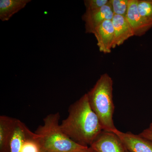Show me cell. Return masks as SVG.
Returning a JSON list of instances; mask_svg holds the SVG:
<instances>
[{
	"label": "cell",
	"instance_id": "cell-9",
	"mask_svg": "<svg viewBox=\"0 0 152 152\" xmlns=\"http://www.w3.org/2000/svg\"><path fill=\"white\" fill-rule=\"evenodd\" d=\"M115 32V39L113 48L119 46L131 37L134 32L126 17L114 15L112 20Z\"/></svg>",
	"mask_w": 152,
	"mask_h": 152
},
{
	"label": "cell",
	"instance_id": "cell-6",
	"mask_svg": "<svg viewBox=\"0 0 152 152\" xmlns=\"http://www.w3.org/2000/svg\"><path fill=\"white\" fill-rule=\"evenodd\" d=\"M118 136L126 149L129 152H152V141L130 132H123L117 130Z\"/></svg>",
	"mask_w": 152,
	"mask_h": 152
},
{
	"label": "cell",
	"instance_id": "cell-18",
	"mask_svg": "<svg viewBox=\"0 0 152 152\" xmlns=\"http://www.w3.org/2000/svg\"><path fill=\"white\" fill-rule=\"evenodd\" d=\"M126 152H129V151H127V150H126Z\"/></svg>",
	"mask_w": 152,
	"mask_h": 152
},
{
	"label": "cell",
	"instance_id": "cell-17",
	"mask_svg": "<svg viewBox=\"0 0 152 152\" xmlns=\"http://www.w3.org/2000/svg\"><path fill=\"white\" fill-rule=\"evenodd\" d=\"M149 129L151 130H152V123H151L149 125V128H148Z\"/></svg>",
	"mask_w": 152,
	"mask_h": 152
},
{
	"label": "cell",
	"instance_id": "cell-1",
	"mask_svg": "<svg viewBox=\"0 0 152 152\" xmlns=\"http://www.w3.org/2000/svg\"><path fill=\"white\" fill-rule=\"evenodd\" d=\"M60 127L71 140L84 146H91L103 131L99 120L92 110L86 94L69 109L67 118Z\"/></svg>",
	"mask_w": 152,
	"mask_h": 152
},
{
	"label": "cell",
	"instance_id": "cell-5",
	"mask_svg": "<svg viewBox=\"0 0 152 152\" xmlns=\"http://www.w3.org/2000/svg\"><path fill=\"white\" fill-rule=\"evenodd\" d=\"M114 14L110 3L96 10L86 11L82 16L85 22L86 32L94 34L95 29L106 20H112Z\"/></svg>",
	"mask_w": 152,
	"mask_h": 152
},
{
	"label": "cell",
	"instance_id": "cell-4",
	"mask_svg": "<svg viewBox=\"0 0 152 152\" xmlns=\"http://www.w3.org/2000/svg\"><path fill=\"white\" fill-rule=\"evenodd\" d=\"M90 147L96 152H126L118 136L104 131L101 132Z\"/></svg>",
	"mask_w": 152,
	"mask_h": 152
},
{
	"label": "cell",
	"instance_id": "cell-10",
	"mask_svg": "<svg viewBox=\"0 0 152 152\" xmlns=\"http://www.w3.org/2000/svg\"><path fill=\"white\" fill-rule=\"evenodd\" d=\"M30 0H1L0 19L2 21H8L15 14L27 5Z\"/></svg>",
	"mask_w": 152,
	"mask_h": 152
},
{
	"label": "cell",
	"instance_id": "cell-14",
	"mask_svg": "<svg viewBox=\"0 0 152 152\" xmlns=\"http://www.w3.org/2000/svg\"><path fill=\"white\" fill-rule=\"evenodd\" d=\"M110 2V0H85L84 3L86 11L91 12L97 10Z\"/></svg>",
	"mask_w": 152,
	"mask_h": 152
},
{
	"label": "cell",
	"instance_id": "cell-15",
	"mask_svg": "<svg viewBox=\"0 0 152 152\" xmlns=\"http://www.w3.org/2000/svg\"><path fill=\"white\" fill-rule=\"evenodd\" d=\"M139 134L143 137L145 138L152 141V130L149 129L148 128L144 130Z\"/></svg>",
	"mask_w": 152,
	"mask_h": 152
},
{
	"label": "cell",
	"instance_id": "cell-13",
	"mask_svg": "<svg viewBox=\"0 0 152 152\" xmlns=\"http://www.w3.org/2000/svg\"><path fill=\"white\" fill-rule=\"evenodd\" d=\"M129 0H110L114 15L126 17Z\"/></svg>",
	"mask_w": 152,
	"mask_h": 152
},
{
	"label": "cell",
	"instance_id": "cell-16",
	"mask_svg": "<svg viewBox=\"0 0 152 152\" xmlns=\"http://www.w3.org/2000/svg\"><path fill=\"white\" fill-rule=\"evenodd\" d=\"M74 152H96L91 147H88L85 149L81 150V151H77Z\"/></svg>",
	"mask_w": 152,
	"mask_h": 152
},
{
	"label": "cell",
	"instance_id": "cell-8",
	"mask_svg": "<svg viewBox=\"0 0 152 152\" xmlns=\"http://www.w3.org/2000/svg\"><path fill=\"white\" fill-rule=\"evenodd\" d=\"M138 0H129L126 18L130 25L134 35L141 37L145 34L152 27L140 15L138 9Z\"/></svg>",
	"mask_w": 152,
	"mask_h": 152
},
{
	"label": "cell",
	"instance_id": "cell-19",
	"mask_svg": "<svg viewBox=\"0 0 152 152\" xmlns=\"http://www.w3.org/2000/svg\"></svg>",
	"mask_w": 152,
	"mask_h": 152
},
{
	"label": "cell",
	"instance_id": "cell-11",
	"mask_svg": "<svg viewBox=\"0 0 152 152\" xmlns=\"http://www.w3.org/2000/svg\"><path fill=\"white\" fill-rule=\"evenodd\" d=\"M17 119L6 115L0 116V149L7 152L11 135Z\"/></svg>",
	"mask_w": 152,
	"mask_h": 152
},
{
	"label": "cell",
	"instance_id": "cell-3",
	"mask_svg": "<svg viewBox=\"0 0 152 152\" xmlns=\"http://www.w3.org/2000/svg\"><path fill=\"white\" fill-rule=\"evenodd\" d=\"M59 113L49 114L43 119L44 124L35 133L39 137L45 152H74L88 147L71 140L61 129Z\"/></svg>",
	"mask_w": 152,
	"mask_h": 152
},
{
	"label": "cell",
	"instance_id": "cell-2",
	"mask_svg": "<svg viewBox=\"0 0 152 152\" xmlns=\"http://www.w3.org/2000/svg\"><path fill=\"white\" fill-rule=\"evenodd\" d=\"M113 84L108 74H103L87 94L90 106L99 120L103 131L115 133L118 129L113 119L115 111Z\"/></svg>",
	"mask_w": 152,
	"mask_h": 152
},
{
	"label": "cell",
	"instance_id": "cell-12",
	"mask_svg": "<svg viewBox=\"0 0 152 152\" xmlns=\"http://www.w3.org/2000/svg\"><path fill=\"white\" fill-rule=\"evenodd\" d=\"M137 6L140 15L152 27V0H138Z\"/></svg>",
	"mask_w": 152,
	"mask_h": 152
},
{
	"label": "cell",
	"instance_id": "cell-7",
	"mask_svg": "<svg viewBox=\"0 0 152 152\" xmlns=\"http://www.w3.org/2000/svg\"><path fill=\"white\" fill-rule=\"evenodd\" d=\"M97 41L100 51L110 53L115 39V32L112 20H106L95 29L94 34Z\"/></svg>",
	"mask_w": 152,
	"mask_h": 152
}]
</instances>
